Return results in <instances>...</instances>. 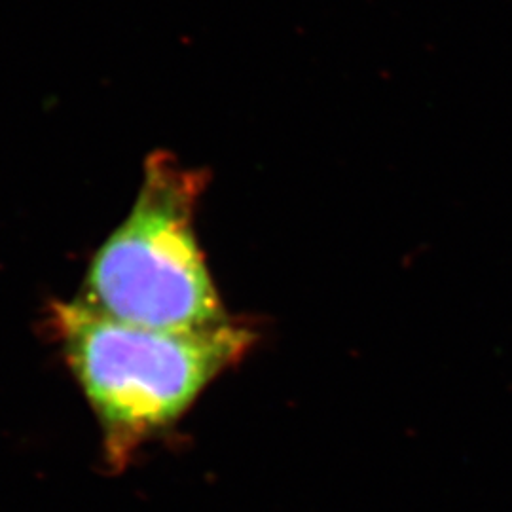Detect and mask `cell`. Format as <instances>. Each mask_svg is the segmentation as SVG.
Here are the masks:
<instances>
[{"mask_svg":"<svg viewBox=\"0 0 512 512\" xmlns=\"http://www.w3.org/2000/svg\"><path fill=\"white\" fill-rule=\"evenodd\" d=\"M54 329L116 465L179 420L256 340L255 330L232 319L213 329L169 332L112 319L86 302L55 304Z\"/></svg>","mask_w":512,"mask_h":512,"instance_id":"6da1fadb","label":"cell"},{"mask_svg":"<svg viewBox=\"0 0 512 512\" xmlns=\"http://www.w3.org/2000/svg\"><path fill=\"white\" fill-rule=\"evenodd\" d=\"M205 183L202 169L169 152L148 158L128 219L93 258L86 304L112 319L169 332L230 321L194 228Z\"/></svg>","mask_w":512,"mask_h":512,"instance_id":"7a4b0ae2","label":"cell"}]
</instances>
